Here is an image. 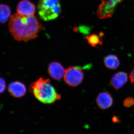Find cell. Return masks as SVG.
Wrapping results in <instances>:
<instances>
[{
	"instance_id": "cell-4",
	"label": "cell",
	"mask_w": 134,
	"mask_h": 134,
	"mask_svg": "<svg viewBox=\"0 0 134 134\" xmlns=\"http://www.w3.org/2000/svg\"><path fill=\"white\" fill-rule=\"evenodd\" d=\"M83 78V73L81 68L70 66L65 70L64 81L70 86L75 87L79 85Z\"/></svg>"
},
{
	"instance_id": "cell-14",
	"label": "cell",
	"mask_w": 134,
	"mask_h": 134,
	"mask_svg": "<svg viewBox=\"0 0 134 134\" xmlns=\"http://www.w3.org/2000/svg\"><path fill=\"white\" fill-rule=\"evenodd\" d=\"M124 106L126 107H130L134 105V99L132 97L127 98L123 103Z\"/></svg>"
},
{
	"instance_id": "cell-6",
	"label": "cell",
	"mask_w": 134,
	"mask_h": 134,
	"mask_svg": "<svg viewBox=\"0 0 134 134\" xmlns=\"http://www.w3.org/2000/svg\"><path fill=\"white\" fill-rule=\"evenodd\" d=\"M99 107L103 110L110 108L112 105L113 99L111 94L107 92L99 93L96 99Z\"/></svg>"
},
{
	"instance_id": "cell-19",
	"label": "cell",
	"mask_w": 134,
	"mask_h": 134,
	"mask_svg": "<svg viewBox=\"0 0 134 134\" xmlns=\"http://www.w3.org/2000/svg\"><path fill=\"white\" fill-rule=\"evenodd\" d=\"M104 33H103V32H100V33L99 34V36H100V37H103V36H104Z\"/></svg>"
},
{
	"instance_id": "cell-12",
	"label": "cell",
	"mask_w": 134,
	"mask_h": 134,
	"mask_svg": "<svg viewBox=\"0 0 134 134\" xmlns=\"http://www.w3.org/2000/svg\"><path fill=\"white\" fill-rule=\"evenodd\" d=\"M0 7V21L2 23H5L10 15V9L7 5L3 4H1Z\"/></svg>"
},
{
	"instance_id": "cell-11",
	"label": "cell",
	"mask_w": 134,
	"mask_h": 134,
	"mask_svg": "<svg viewBox=\"0 0 134 134\" xmlns=\"http://www.w3.org/2000/svg\"><path fill=\"white\" fill-rule=\"evenodd\" d=\"M104 63L107 68L110 69H116L119 66V60L116 55L110 54L104 58Z\"/></svg>"
},
{
	"instance_id": "cell-7",
	"label": "cell",
	"mask_w": 134,
	"mask_h": 134,
	"mask_svg": "<svg viewBox=\"0 0 134 134\" xmlns=\"http://www.w3.org/2000/svg\"><path fill=\"white\" fill-rule=\"evenodd\" d=\"M65 70L62 65L58 62L50 63L48 68V72L51 77L55 80H59L64 77Z\"/></svg>"
},
{
	"instance_id": "cell-1",
	"label": "cell",
	"mask_w": 134,
	"mask_h": 134,
	"mask_svg": "<svg viewBox=\"0 0 134 134\" xmlns=\"http://www.w3.org/2000/svg\"><path fill=\"white\" fill-rule=\"evenodd\" d=\"M42 27L36 17L24 16L18 13L11 16L9 24L13 37L17 41L25 42L36 38Z\"/></svg>"
},
{
	"instance_id": "cell-18",
	"label": "cell",
	"mask_w": 134,
	"mask_h": 134,
	"mask_svg": "<svg viewBox=\"0 0 134 134\" xmlns=\"http://www.w3.org/2000/svg\"><path fill=\"white\" fill-rule=\"evenodd\" d=\"M113 121L114 122H119V120L116 117H114L113 118Z\"/></svg>"
},
{
	"instance_id": "cell-2",
	"label": "cell",
	"mask_w": 134,
	"mask_h": 134,
	"mask_svg": "<svg viewBox=\"0 0 134 134\" xmlns=\"http://www.w3.org/2000/svg\"><path fill=\"white\" fill-rule=\"evenodd\" d=\"M30 90L35 97L43 104H52L61 98L50 83L49 79L40 78L31 84Z\"/></svg>"
},
{
	"instance_id": "cell-13",
	"label": "cell",
	"mask_w": 134,
	"mask_h": 134,
	"mask_svg": "<svg viewBox=\"0 0 134 134\" xmlns=\"http://www.w3.org/2000/svg\"><path fill=\"white\" fill-rule=\"evenodd\" d=\"M86 39L88 43L94 47H97V46L98 45H101L103 43V41L100 36L95 34L86 36Z\"/></svg>"
},
{
	"instance_id": "cell-15",
	"label": "cell",
	"mask_w": 134,
	"mask_h": 134,
	"mask_svg": "<svg viewBox=\"0 0 134 134\" xmlns=\"http://www.w3.org/2000/svg\"><path fill=\"white\" fill-rule=\"evenodd\" d=\"M79 30L81 33L85 34H88L90 32L91 29L89 26L82 25L79 27Z\"/></svg>"
},
{
	"instance_id": "cell-17",
	"label": "cell",
	"mask_w": 134,
	"mask_h": 134,
	"mask_svg": "<svg viewBox=\"0 0 134 134\" xmlns=\"http://www.w3.org/2000/svg\"><path fill=\"white\" fill-rule=\"evenodd\" d=\"M130 79L131 82L132 83H134V68L132 72L130 73L129 75Z\"/></svg>"
},
{
	"instance_id": "cell-9",
	"label": "cell",
	"mask_w": 134,
	"mask_h": 134,
	"mask_svg": "<svg viewBox=\"0 0 134 134\" xmlns=\"http://www.w3.org/2000/svg\"><path fill=\"white\" fill-rule=\"evenodd\" d=\"M127 80V75L126 73L120 72L113 76L110 82L114 89L118 90L125 85Z\"/></svg>"
},
{
	"instance_id": "cell-8",
	"label": "cell",
	"mask_w": 134,
	"mask_h": 134,
	"mask_svg": "<svg viewBox=\"0 0 134 134\" xmlns=\"http://www.w3.org/2000/svg\"><path fill=\"white\" fill-rule=\"evenodd\" d=\"M8 90L11 96L17 98L24 96L26 92L25 86L19 82H13L10 83Z\"/></svg>"
},
{
	"instance_id": "cell-10",
	"label": "cell",
	"mask_w": 134,
	"mask_h": 134,
	"mask_svg": "<svg viewBox=\"0 0 134 134\" xmlns=\"http://www.w3.org/2000/svg\"><path fill=\"white\" fill-rule=\"evenodd\" d=\"M114 11V9L110 8L104 3L101 2L98 9L97 14L100 19H105L111 17L113 14Z\"/></svg>"
},
{
	"instance_id": "cell-3",
	"label": "cell",
	"mask_w": 134,
	"mask_h": 134,
	"mask_svg": "<svg viewBox=\"0 0 134 134\" xmlns=\"http://www.w3.org/2000/svg\"><path fill=\"white\" fill-rule=\"evenodd\" d=\"M39 16L44 21L58 18L61 11L59 0H40L38 6Z\"/></svg>"
},
{
	"instance_id": "cell-5",
	"label": "cell",
	"mask_w": 134,
	"mask_h": 134,
	"mask_svg": "<svg viewBox=\"0 0 134 134\" xmlns=\"http://www.w3.org/2000/svg\"><path fill=\"white\" fill-rule=\"evenodd\" d=\"M35 10L34 5L27 0L20 2L17 7L18 14L24 16H34Z\"/></svg>"
},
{
	"instance_id": "cell-16",
	"label": "cell",
	"mask_w": 134,
	"mask_h": 134,
	"mask_svg": "<svg viewBox=\"0 0 134 134\" xmlns=\"http://www.w3.org/2000/svg\"><path fill=\"white\" fill-rule=\"evenodd\" d=\"M6 88L5 82L4 79L1 78V92L2 93L5 90Z\"/></svg>"
}]
</instances>
